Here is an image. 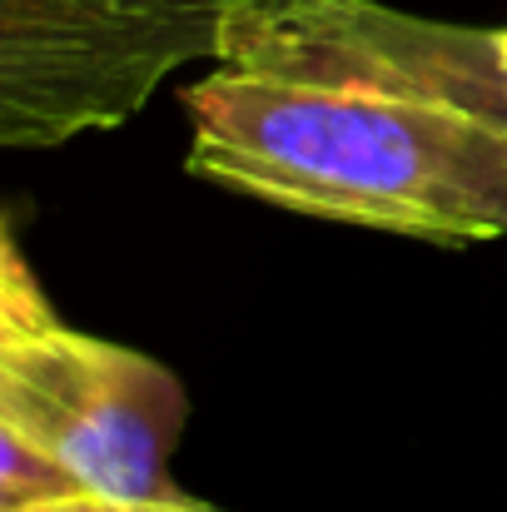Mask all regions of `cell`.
<instances>
[{"instance_id": "cell-1", "label": "cell", "mask_w": 507, "mask_h": 512, "mask_svg": "<svg viewBox=\"0 0 507 512\" xmlns=\"http://www.w3.org/2000/svg\"><path fill=\"white\" fill-rule=\"evenodd\" d=\"M184 170L244 199L423 244L503 239V135L358 80L219 65L184 90Z\"/></svg>"}, {"instance_id": "cell-2", "label": "cell", "mask_w": 507, "mask_h": 512, "mask_svg": "<svg viewBox=\"0 0 507 512\" xmlns=\"http://www.w3.org/2000/svg\"><path fill=\"white\" fill-rule=\"evenodd\" d=\"M0 423L55 453L90 493L155 508L184 493L169 458L189 423V393L145 348L70 329L5 224L0 234Z\"/></svg>"}, {"instance_id": "cell-3", "label": "cell", "mask_w": 507, "mask_h": 512, "mask_svg": "<svg viewBox=\"0 0 507 512\" xmlns=\"http://www.w3.org/2000/svg\"><path fill=\"white\" fill-rule=\"evenodd\" d=\"M249 0H0V145L130 125L174 70L224 60Z\"/></svg>"}, {"instance_id": "cell-4", "label": "cell", "mask_w": 507, "mask_h": 512, "mask_svg": "<svg viewBox=\"0 0 507 512\" xmlns=\"http://www.w3.org/2000/svg\"><path fill=\"white\" fill-rule=\"evenodd\" d=\"M70 493H90V488L55 453H45L40 443L0 423V508H25V503L70 498Z\"/></svg>"}, {"instance_id": "cell-5", "label": "cell", "mask_w": 507, "mask_h": 512, "mask_svg": "<svg viewBox=\"0 0 507 512\" xmlns=\"http://www.w3.org/2000/svg\"><path fill=\"white\" fill-rule=\"evenodd\" d=\"M0 512H140L125 503H110L100 493H70V498H45V503H25V508H0Z\"/></svg>"}, {"instance_id": "cell-6", "label": "cell", "mask_w": 507, "mask_h": 512, "mask_svg": "<svg viewBox=\"0 0 507 512\" xmlns=\"http://www.w3.org/2000/svg\"><path fill=\"white\" fill-rule=\"evenodd\" d=\"M493 219H498V229L507 234V140H503V150H498V170H493Z\"/></svg>"}, {"instance_id": "cell-7", "label": "cell", "mask_w": 507, "mask_h": 512, "mask_svg": "<svg viewBox=\"0 0 507 512\" xmlns=\"http://www.w3.org/2000/svg\"><path fill=\"white\" fill-rule=\"evenodd\" d=\"M140 512H219V508L194 503V498H179V503H155V508H140Z\"/></svg>"}]
</instances>
